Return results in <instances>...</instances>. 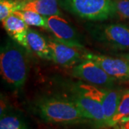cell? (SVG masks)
<instances>
[{"mask_svg":"<svg viewBox=\"0 0 129 129\" xmlns=\"http://www.w3.org/2000/svg\"><path fill=\"white\" fill-rule=\"evenodd\" d=\"M34 113L52 124L75 125L91 122L73 101L61 96H42L32 104Z\"/></svg>","mask_w":129,"mask_h":129,"instance_id":"cell-1","label":"cell"},{"mask_svg":"<svg viewBox=\"0 0 129 129\" xmlns=\"http://www.w3.org/2000/svg\"><path fill=\"white\" fill-rule=\"evenodd\" d=\"M27 51L12 39L1 47V75L5 83L14 89L22 88L27 78L29 68Z\"/></svg>","mask_w":129,"mask_h":129,"instance_id":"cell-2","label":"cell"},{"mask_svg":"<svg viewBox=\"0 0 129 129\" xmlns=\"http://www.w3.org/2000/svg\"><path fill=\"white\" fill-rule=\"evenodd\" d=\"M60 7L80 18L101 22L116 16L113 0H58Z\"/></svg>","mask_w":129,"mask_h":129,"instance_id":"cell-3","label":"cell"},{"mask_svg":"<svg viewBox=\"0 0 129 129\" xmlns=\"http://www.w3.org/2000/svg\"><path fill=\"white\" fill-rule=\"evenodd\" d=\"M92 37L96 40L118 50H129V27L120 23L95 24L90 28Z\"/></svg>","mask_w":129,"mask_h":129,"instance_id":"cell-4","label":"cell"},{"mask_svg":"<svg viewBox=\"0 0 129 129\" xmlns=\"http://www.w3.org/2000/svg\"><path fill=\"white\" fill-rule=\"evenodd\" d=\"M76 88L84 95L98 102L103 108L106 125L115 115L119 105L122 92L112 88H103L89 83H79Z\"/></svg>","mask_w":129,"mask_h":129,"instance_id":"cell-5","label":"cell"},{"mask_svg":"<svg viewBox=\"0 0 129 129\" xmlns=\"http://www.w3.org/2000/svg\"><path fill=\"white\" fill-rule=\"evenodd\" d=\"M72 75L89 84L103 88H111L116 80L96 62L88 59H84L80 63L73 66Z\"/></svg>","mask_w":129,"mask_h":129,"instance_id":"cell-6","label":"cell"},{"mask_svg":"<svg viewBox=\"0 0 129 129\" xmlns=\"http://www.w3.org/2000/svg\"><path fill=\"white\" fill-rule=\"evenodd\" d=\"M83 58L96 62L116 80L129 82V61L123 57H113L88 52L84 54Z\"/></svg>","mask_w":129,"mask_h":129,"instance_id":"cell-7","label":"cell"},{"mask_svg":"<svg viewBox=\"0 0 129 129\" xmlns=\"http://www.w3.org/2000/svg\"><path fill=\"white\" fill-rule=\"evenodd\" d=\"M48 31L52 33L56 40L71 46L83 48L81 37L75 29L61 15L47 17Z\"/></svg>","mask_w":129,"mask_h":129,"instance_id":"cell-8","label":"cell"},{"mask_svg":"<svg viewBox=\"0 0 129 129\" xmlns=\"http://www.w3.org/2000/svg\"><path fill=\"white\" fill-rule=\"evenodd\" d=\"M68 98L78 106L88 120L99 127L106 126L103 108L98 102L84 95L77 88L74 90Z\"/></svg>","mask_w":129,"mask_h":129,"instance_id":"cell-9","label":"cell"},{"mask_svg":"<svg viewBox=\"0 0 129 129\" xmlns=\"http://www.w3.org/2000/svg\"><path fill=\"white\" fill-rule=\"evenodd\" d=\"M47 42L50 48L52 60L61 66L67 68L75 66L83 58L80 51L81 48L69 45L55 38L47 39Z\"/></svg>","mask_w":129,"mask_h":129,"instance_id":"cell-10","label":"cell"},{"mask_svg":"<svg viewBox=\"0 0 129 129\" xmlns=\"http://www.w3.org/2000/svg\"><path fill=\"white\" fill-rule=\"evenodd\" d=\"M3 27L10 38L19 45L30 51L27 42V32L29 27L22 19L13 14L2 22Z\"/></svg>","mask_w":129,"mask_h":129,"instance_id":"cell-11","label":"cell"},{"mask_svg":"<svg viewBox=\"0 0 129 129\" xmlns=\"http://www.w3.org/2000/svg\"><path fill=\"white\" fill-rule=\"evenodd\" d=\"M27 42L30 51L42 59L52 60V54L47 40L35 29H29L27 32Z\"/></svg>","mask_w":129,"mask_h":129,"instance_id":"cell-12","label":"cell"},{"mask_svg":"<svg viewBox=\"0 0 129 129\" xmlns=\"http://www.w3.org/2000/svg\"><path fill=\"white\" fill-rule=\"evenodd\" d=\"M58 0H28L24 2L22 10L32 11L45 17L61 15Z\"/></svg>","mask_w":129,"mask_h":129,"instance_id":"cell-13","label":"cell"},{"mask_svg":"<svg viewBox=\"0 0 129 129\" xmlns=\"http://www.w3.org/2000/svg\"><path fill=\"white\" fill-rule=\"evenodd\" d=\"M0 129H32L20 111L9 109L0 115Z\"/></svg>","mask_w":129,"mask_h":129,"instance_id":"cell-14","label":"cell"},{"mask_svg":"<svg viewBox=\"0 0 129 129\" xmlns=\"http://www.w3.org/2000/svg\"><path fill=\"white\" fill-rule=\"evenodd\" d=\"M14 14L20 17L28 26H35L44 28L47 30L48 29L47 17L42 14L27 10H19Z\"/></svg>","mask_w":129,"mask_h":129,"instance_id":"cell-15","label":"cell"},{"mask_svg":"<svg viewBox=\"0 0 129 129\" xmlns=\"http://www.w3.org/2000/svg\"><path fill=\"white\" fill-rule=\"evenodd\" d=\"M129 116V90L122 92L120 103L115 115L107 123V126H115L121 119Z\"/></svg>","mask_w":129,"mask_h":129,"instance_id":"cell-16","label":"cell"},{"mask_svg":"<svg viewBox=\"0 0 129 129\" xmlns=\"http://www.w3.org/2000/svg\"><path fill=\"white\" fill-rule=\"evenodd\" d=\"M25 1L23 0H0V20L5 19L19 10H22Z\"/></svg>","mask_w":129,"mask_h":129,"instance_id":"cell-17","label":"cell"},{"mask_svg":"<svg viewBox=\"0 0 129 129\" xmlns=\"http://www.w3.org/2000/svg\"><path fill=\"white\" fill-rule=\"evenodd\" d=\"M116 16L129 21V0H113Z\"/></svg>","mask_w":129,"mask_h":129,"instance_id":"cell-18","label":"cell"},{"mask_svg":"<svg viewBox=\"0 0 129 129\" xmlns=\"http://www.w3.org/2000/svg\"><path fill=\"white\" fill-rule=\"evenodd\" d=\"M114 127L115 129H129V116L121 119Z\"/></svg>","mask_w":129,"mask_h":129,"instance_id":"cell-19","label":"cell"},{"mask_svg":"<svg viewBox=\"0 0 129 129\" xmlns=\"http://www.w3.org/2000/svg\"><path fill=\"white\" fill-rule=\"evenodd\" d=\"M120 57H123V58H125V59H126V60L129 61V52L128 53H126V54L120 55Z\"/></svg>","mask_w":129,"mask_h":129,"instance_id":"cell-20","label":"cell"},{"mask_svg":"<svg viewBox=\"0 0 129 129\" xmlns=\"http://www.w3.org/2000/svg\"><path fill=\"white\" fill-rule=\"evenodd\" d=\"M23 1H25V2H27V1H28V0H23Z\"/></svg>","mask_w":129,"mask_h":129,"instance_id":"cell-21","label":"cell"}]
</instances>
